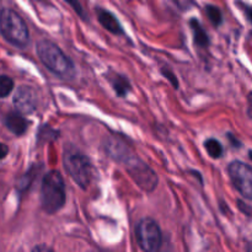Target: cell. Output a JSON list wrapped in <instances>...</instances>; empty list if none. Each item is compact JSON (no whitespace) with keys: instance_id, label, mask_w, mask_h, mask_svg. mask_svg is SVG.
Instances as JSON below:
<instances>
[{"instance_id":"6da1fadb","label":"cell","mask_w":252,"mask_h":252,"mask_svg":"<svg viewBox=\"0 0 252 252\" xmlns=\"http://www.w3.org/2000/svg\"><path fill=\"white\" fill-rule=\"evenodd\" d=\"M36 52L42 63L56 75L64 80H71L75 76V65L64 52L49 39H41L36 44Z\"/></svg>"},{"instance_id":"7a4b0ae2","label":"cell","mask_w":252,"mask_h":252,"mask_svg":"<svg viewBox=\"0 0 252 252\" xmlns=\"http://www.w3.org/2000/svg\"><path fill=\"white\" fill-rule=\"evenodd\" d=\"M42 208L48 214H54L65 203V185L61 172L52 170L43 177L41 186Z\"/></svg>"},{"instance_id":"3957f363","label":"cell","mask_w":252,"mask_h":252,"mask_svg":"<svg viewBox=\"0 0 252 252\" xmlns=\"http://www.w3.org/2000/svg\"><path fill=\"white\" fill-rule=\"evenodd\" d=\"M0 33L12 46L24 48L30 38L29 27L21 16L12 9L0 11Z\"/></svg>"},{"instance_id":"277c9868","label":"cell","mask_w":252,"mask_h":252,"mask_svg":"<svg viewBox=\"0 0 252 252\" xmlns=\"http://www.w3.org/2000/svg\"><path fill=\"white\" fill-rule=\"evenodd\" d=\"M64 167L81 189H88L93 179V165L86 155L74 148H69L64 154Z\"/></svg>"},{"instance_id":"5b68a950","label":"cell","mask_w":252,"mask_h":252,"mask_svg":"<svg viewBox=\"0 0 252 252\" xmlns=\"http://www.w3.org/2000/svg\"><path fill=\"white\" fill-rule=\"evenodd\" d=\"M135 239L144 252H157L162 243L160 226L154 219L144 218L135 226Z\"/></svg>"},{"instance_id":"8992f818","label":"cell","mask_w":252,"mask_h":252,"mask_svg":"<svg viewBox=\"0 0 252 252\" xmlns=\"http://www.w3.org/2000/svg\"><path fill=\"white\" fill-rule=\"evenodd\" d=\"M123 164L127 167V171L134 180L135 184L140 187V189H145V191L150 192L157 187L158 185V176L147 164L138 159L137 157L130 155L127 160L123 161Z\"/></svg>"},{"instance_id":"52a82bcc","label":"cell","mask_w":252,"mask_h":252,"mask_svg":"<svg viewBox=\"0 0 252 252\" xmlns=\"http://www.w3.org/2000/svg\"><path fill=\"white\" fill-rule=\"evenodd\" d=\"M228 172L236 191L246 199L252 201V167L250 165L235 160L229 164Z\"/></svg>"},{"instance_id":"ba28073f","label":"cell","mask_w":252,"mask_h":252,"mask_svg":"<svg viewBox=\"0 0 252 252\" xmlns=\"http://www.w3.org/2000/svg\"><path fill=\"white\" fill-rule=\"evenodd\" d=\"M14 106L19 113L31 115L37 108V93L33 88L22 85L14 95Z\"/></svg>"},{"instance_id":"9c48e42d","label":"cell","mask_w":252,"mask_h":252,"mask_svg":"<svg viewBox=\"0 0 252 252\" xmlns=\"http://www.w3.org/2000/svg\"><path fill=\"white\" fill-rule=\"evenodd\" d=\"M96 14H97V19L98 21H100V24L102 25L107 31H110L111 33H115V34L125 33L122 25L120 24L118 19L112 14V12L108 11V10L106 9L97 7V9H96Z\"/></svg>"},{"instance_id":"30bf717a","label":"cell","mask_w":252,"mask_h":252,"mask_svg":"<svg viewBox=\"0 0 252 252\" xmlns=\"http://www.w3.org/2000/svg\"><path fill=\"white\" fill-rule=\"evenodd\" d=\"M7 129L16 135H22L27 130V121L19 112H11L5 118Z\"/></svg>"},{"instance_id":"8fae6325","label":"cell","mask_w":252,"mask_h":252,"mask_svg":"<svg viewBox=\"0 0 252 252\" xmlns=\"http://www.w3.org/2000/svg\"><path fill=\"white\" fill-rule=\"evenodd\" d=\"M191 29L193 32V41L196 43V46L201 47V48H206L209 46V37L207 34V32L204 31L203 26L201 25V22L197 19H192L191 22Z\"/></svg>"},{"instance_id":"7c38bea8","label":"cell","mask_w":252,"mask_h":252,"mask_svg":"<svg viewBox=\"0 0 252 252\" xmlns=\"http://www.w3.org/2000/svg\"><path fill=\"white\" fill-rule=\"evenodd\" d=\"M111 85H112L113 90L116 91L120 97H125V96L128 95V93L130 91V84L129 81L127 80V78L120 75V74H113L112 76L108 78Z\"/></svg>"},{"instance_id":"4fadbf2b","label":"cell","mask_w":252,"mask_h":252,"mask_svg":"<svg viewBox=\"0 0 252 252\" xmlns=\"http://www.w3.org/2000/svg\"><path fill=\"white\" fill-rule=\"evenodd\" d=\"M204 148H206L207 153L209 154V157H212L213 159H219L221 158L223 155L224 149H223V145L220 144V142L214 138H209L204 142Z\"/></svg>"},{"instance_id":"5bb4252c","label":"cell","mask_w":252,"mask_h":252,"mask_svg":"<svg viewBox=\"0 0 252 252\" xmlns=\"http://www.w3.org/2000/svg\"><path fill=\"white\" fill-rule=\"evenodd\" d=\"M206 14L214 26H220V25L223 24V14H221L220 9H219L218 6H214V5H207Z\"/></svg>"},{"instance_id":"9a60e30c","label":"cell","mask_w":252,"mask_h":252,"mask_svg":"<svg viewBox=\"0 0 252 252\" xmlns=\"http://www.w3.org/2000/svg\"><path fill=\"white\" fill-rule=\"evenodd\" d=\"M14 89V81L10 76L0 75V98H4L11 94Z\"/></svg>"},{"instance_id":"2e32d148","label":"cell","mask_w":252,"mask_h":252,"mask_svg":"<svg viewBox=\"0 0 252 252\" xmlns=\"http://www.w3.org/2000/svg\"><path fill=\"white\" fill-rule=\"evenodd\" d=\"M161 73H162V75H165V78L169 79L170 83L172 84V86H174V88H177V86H179V84H177L176 75H175L174 73H171V71H170L169 69L162 68V69H161Z\"/></svg>"},{"instance_id":"e0dca14e","label":"cell","mask_w":252,"mask_h":252,"mask_svg":"<svg viewBox=\"0 0 252 252\" xmlns=\"http://www.w3.org/2000/svg\"><path fill=\"white\" fill-rule=\"evenodd\" d=\"M238 5L241 7V10H243L244 15L246 16V20H248L250 24H252V7L249 6L248 4H244V2H238Z\"/></svg>"},{"instance_id":"ac0fdd59","label":"cell","mask_w":252,"mask_h":252,"mask_svg":"<svg viewBox=\"0 0 252 252\" xmlns=\"http://www.w3.org/2000/svg\"><path fill=\"white\" fill-rule=\"evenodd\" d=\"M238 206H239V208H240V211L244 212L246 216H250V217L252 216V209L249 208L248 204H245L244 202H241V201H238Z\"/></svg>"},{"instance_id":"d6986e66","label":"cell","mask_w":252,"mask_h":252,"mask_svg":"<svg viewBox=\"0 0 252 252\" xmlns=\"http://www.w3.org/2000/svg\"><path fill=\"white\" fill-rule=\"evenodd\" d=\"M32 252H54V251L46 245H37L34 246Z\"/></svg>"},{"instance_id":"ffe728a7","label":"cell","mask_w":252,"mask_h":252,"mask_svg":"<svg viewBox=\"0 0 252 252\" xmlns=\"http://www.w3.org/2000/svg\"><path fill=\"white\" fill-rule=\"evenodd\" d=\"M7 153H9V148H7V145L0 143V160L4 159V158L7 155Z\"/></svg>"},{"instance_id":"44dd1931","label":"cell","mask_w":252,"mask_h":252,"mask_svg":"<svg viewBox=\"0 0 252 252\" xmlns=\"http://www.w3.org/2000/svg\"><path fill=\"white\" fill-rule=\"evenodd\" d=\"M248 116L252 120V93L248 95Z\"/></svg>"},{"instance_id":"7402d4cb","label":"cell","mask_w":252,"mask_h":252,"mask_svg":"<svg viewBox=\"0 0 252 252\" xmlns=\"http://www.w3.org/2000/svg\"><path fill=\"white\" fill-rule=\"evenodd\" d=\"M228 137H229V140H230V142H231V144L235 145L236 148H240L241 147V143L239 142L238 139H235V137H234L233 134H228Z\"/></svg>"},{"instance_id":"603a6c76","label":"cell","mask_w":252,"mask_h":252,"mask_svg":"<svg viewBox=\"0 0 252 252\" xmlns=\"http://www.w3.org/2000/svg\"><path fill=\"white\" fill-rule=\"evenodd\" d=\"M70 5H71V6L75 7V9H78V10H76V11H78V14L80 15L81 17H84L83 11H81V9H80V4H79V2H70ZM84 19H85V17H84Z\"/></svg>"},{"instance_id":"cb8c5ba5","label":"cell","mask_w":252,"mask_h":252,"mask_svg":"<svg viewBox=\"0 0 252 252\" xmlns=\"http://www.w3.org/2000/svg\"><path fill=\"white\" fill-rule=\"evenodd\" d=\"M248 252H252V243H250L248 245Z\"/></svg>"},{"instance_id":"d4e9b609","label":"cell","mask_w":252,"mask_h":252,"mask_svg":"<svg viewBox=\"0 0 252 252\" xmlns=\"http://www.w3.org/2000/svg\"><path fill=\"white\" fill-rule=\"evenodd\" d=\"M249 158H250V159L252 160V150H250V152H249Z\"/></svg>"}]
</instances>
